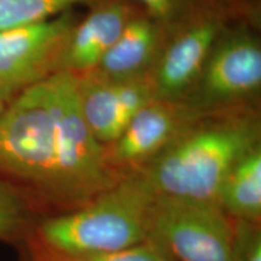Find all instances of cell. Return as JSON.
I'll return each mask as SVG.
<instances>
[{
    "mask_svg": "<svg viewBox=\"0 0 261 261\" xmlns=\"http://www.w3.org/2000/svg\"><path fill=\"white\" fill-rule=\"evenodd\" d=\"M91 132L79 77L60 70L22 90L0 114V179L64 212L121 178Z\"/></svg>",
    "mask_w": 261,
    "mask_h": 261,
    "instance_id": "cell-1",
    "label": "cell"
},
{
    "mask_svg": "<svg viewBox=\"0 0 261 261\" xmlns=\"http://www.w3.org/2000/svg\"><path fill=\"white\" fill-rule=\"evenodd\" d=\"M156 195L139 172L126 173L81 207L42 220L37 227L38 241L56 261L104 255L135 246L148 240Z\"/></svg>",
    "mask_w": 261,
    "mask_h": 261,
    "instance_id": "cell-2",
    "label": "cell"
},
{
    "mask_svg": "<svg viewBox=\"0 0 261 261\" xmlns=\"http://www.w3.org/2000/svg\"><path fill=\"white\" fill-rule=\"evenodd\" d=\"M257 140L259 125L250 117L198 120L137 172L156 194L218 204L227 173Z\"/></svg>",
    "mask_w": 261,
    "mask_h": 261,
    "instance_id": "cell-3",
    "label": "cell"
},
{
    "mask_svg": "<svg viewBox=\"0 0 261 261\" xmlns=\"http://www.w3.org/2000/svg\"><path fill=\"white\" fill-rule=\"evenodd\" d=\"M148 238L177 261H231L234 220L217 203L158 194Z\"/></svg>",
    "mask_w": 261,
    "mask_h": 261,
    "instance_id": "cell-4",
    "label": "cell"
},
{
    "mask_svg": "<svg viewBox=\"0 0 261 261\" xmlns=\"http://www.w3.org/2000/svg\"><path fill=\"white\" fill-rule=\"evenodd\" d=\"M75 24L73 15L63 12L41 23L0 31V92L14 97L60 71Z\"/></svg>",
    "mask_w": 261,
    "mask_h": 261,
    "instance_id": "cell-5",
    "label": "cell"
},
{
    "mask_svg": "<svg viewBox=\"0 0 261 261\" xmlns=\"http://www.w3.org/2000/svg\"><path fill=\"white\" fill-rule=\"evenodd\" d=\"M202 116L197 107L155 98L136 114L115 142L104 146L108 165L121 175L142 168Z\"/></svg>",
    "mask_w": 261,
    "mask_h": 261,
    "instance_id": "cell-6",
    "label": "cell"
},
{
    "mask_svg": "<svg viewBox=\"0 0 261 261\" xmlns=\"http://www.w3.org/2000/svg\"><path fill=\"white\" fill-rule=\"evenodd\" d=\"M77 77L81 113L103 146L115 142L136 114L156 98L152 77L149 76L106 80L86 74Z\"/></svg>",
    "mask_w": 261,
    "mask_h": 261,
    "instance_id": "cell-7",
    "label": "cell"
},
{
    "mask_svg": "<svg viewBox=\"0 0 261 261\" xmlns=\"http://www.w3.org/2000/svg\"><path fill=\"white\" fill-rule=\"evenodd\" d=\"M200 79L205 104L254 92L261 84L260 46L247 35L226 39L212 50Z\"/></svg>",
    "mask_w": 261,
    "mask_h": 261,
    "instance_id": "cell-8",
    "label": "cell"
},
{
    "mask_svg": "<svg viewBox=\"0 0 261 261\" xmlns=\"http://www.w3.org/2000/svg\"><path fill=\"white\" fill-rule=\"evenodd\" d=\"M219 31L217 19H203L182 31L168 45L151 76L156 98L178 100L200 79Z\"/></svg>",
    "mask_w": 261,
    "mask_h": 261,
    "instance_id": "cell-9",
    "label": "cell"
},
{
    "mask_svg": "<svg viewBox=\"0 0 261 261\" xmlns=\"http://www.w3.org/2000/svg\"><path fill=\"white\" fill-rule=\"evenodd\" d=\"M132 18V10L120 3L93 10L81 23L75 24L62 57L61 70L77 76L92 71Z\"/></svg>",
    "mask_w": 261,
    "mask_h": 261,
    "instance_id": "cell-10",
    "label": "cell"
},
{
    "mask_svg": "<svg viewBox=\"0 0 261 261\" xmlns=\"http://www.w3.org/2000/svg\"><path fill=\"white\" fill-rule=\"evenodd\" d=\"M160 40L158 23L148 18L133 17L89 75L106 80L146 76V71L158 57Z\"/></svg>",
    "mask_w": 261,
    "mask_h": 261,
    "instance_id": "cell-11",
    "label": "cell"
},
{
    "mask_svg": "<svg viewBox=\"0 0 261 261\" xmlns=\"http://www.w3.org/2000/svg\"><path fill=\"white\" fill-rule=\"evenodd\" d=\"M218 204L233 220L260 224L261 150L260 145L243 155L221 184Z\"/></svg>",
    "mask_w": 261,
    "mask_h": 261,
    "instance_id": "cell-12",
    "label": "cell"
},
{
    "mask_svg": "<svg viewBox=\"0 0 261 261\" xmlns=\"http://www.w3.org/2000/svg\"><path fill=\"white\" fill-rule=\"evenodd\" d=\"M85 0H0V31L52 19Z\"/></svg>",
    "mask_w": 261,
    "mask_h": 261,
    "instance_id": "cell-13",
    "label": "cell"
},
{
    "mask_svg": "<svg viewBox=\"0 0 261 261\" xmlns=\"http://www.w3.org/2000/svg\"><path fill=\"white\" fill-rule=\"evenodd\" d=\"M28 224V205L23 195L0 179V240H15Z\"/></svg>",
    "mask_w": 261,
    "mask_h": 261,
    "instance_id": "cell-14",
    "label": "cell"
},
{
    "mask_svg": "<svg viewBox=\"0 0 261 261\" xmlns=\"http://www.w3.org/2000/svg\"><path fill=\"white\" fill-rule=\"evenodd\" d=\"M231 261H261L260 224L234 220V241Z\"/></svg>",
    "mask_w": 261,
    "mask_h": 261,
    "instance_id": "cell-15",
    "label": "cell"
},
{
    "mask_svg": "<svg viewBox=\"0 0 261 261\" xmlns=\"http://www.w3.org/2000/svg\"><path fill=\"white\" fill-rule=\"evenodd\" d=\"M73 261H177L169 255L163 248L152 242L151 240H145L135 246L127 247L117 252L83 257Z\"/></svg>",
    "mask_w": 261,
    "mask_h": 261,
    "instance_id": "cell-16",
    "label": "cell"
},
{
    "mask_svg": "<svg viewBox=\"0 0 261 261\" xmlns=\"http://www.w3.org/2000/svg\"><path fill=\"white\" fill-rule=\"evenodd\" d=\"M158 21L169 22L180 12L181 0H138Z\"/></svg>",
    "mask_w": 261,
    "mask_h": 261,
    "instance_id": "cell-17",
    "label": "cell"
},
{
    "mask_svg": "<svg viewBox=\"0 0 261 261\" xmlns=\"http://www.w3.org/2000/svg\"><path fill=\"white\" fill-rule=\"evenodd\" d=\"M14 97L9 96V94H6V93L0 92V114L4 112L6 106H8V104L10 103V100H11Z\"/></svg>",
    "mask_w": 261,
    "mask_h": 261,
    "instance_id": "cell-18",
    "label": "cell"
},
{
    "mask_svg": "<svg viewBox=\"0 0 261 261\" xmlns=\"http://www.w3.org/2000/svg\"><path fill=\"white\" fill-rule=\"evenodd\" d=\"M51 261H56V260H51Z\"/></svg>",
    "mask_w": 261,
    "mask_h": 261,
    "instance_id": "cell-19",
    "label": "cell"
}]
</instances>
